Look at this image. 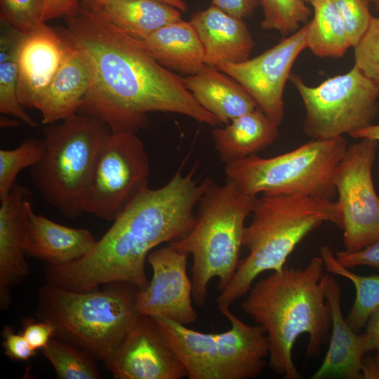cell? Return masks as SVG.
I'll return each mask as SVG.
<instances>
[{
  "label": "cell",
  "instance_id": "obj_1",
  "mask_svg": "<svg viewBox=\"0 0 379 379\" xmlns=\"http://www.w3.org/2000/svg\"><path fill=\"white\" fill-rule=\"evenodd\" d=\"M65 22L59 30L89 56L95 69L79 113L98 119L113 132L137 133L148 126L152 112L180 114L215 127L222 124L199 104L183 77L161 65L139 39L97 11L80 6Z\"/></svg>",
  "mask_w": 379,
  "mask_h": 379
},
{
  "label": "cell",
  "instance_id": "obj_2",
  "mask_svg": "<svg viewBox=\"0 0 379 379\" xmlns=\"http://www.w3.org/2000/svg\"><path fill=\"white\" fill-rule=\"evenodd\" d=\"M203 190L204 182L195 180L193 170L185 175L177 171L161 187H147L118 215L87 255L67 265H45L47 282L75 291L112 283L146 287L149 254L159 244L178 240L190 232Z\"/></svg>",
  "mask_w": 379,
  "mask_h": 379
},
{
  "label": "cell",
  "instance_id": "obj_3",
  "mask_svg": "<svg viewBox=\"0 0 379 379\" xmlns=\"http://www.w3.org/2000/svg\"><path fill=\"white\" fill-rule=\"evenodd\" d=\"M321 256L304 267H284L252 285L244 312L262 326L270 344L269 364L285 379H300L292 350L298 338L308 335L306 355L318 357L330 335L331 313L326 297Z\"/></svg>",
  "mask_w": 379,
  "mask_h": 379
},
{
  "label": "cell",
  "instance_id": "obj_4",
  "mask_svg": "<svg viewBox=\"0 0 379 379\" xmlns=\"http://www.w3.org/2000/svg\"><path fill=\"white\" fill-rule=\"evenodd\" d=\"M251 214L243 237L248 253L216 298L218 309L230 307L248 293L260 274L282 270L296 246L324 222L340 226L336 202L326 198L262 194Z\"/></svg>",
  "mask_w": 379,
  "mask_h": 379
},
{
  "label": "cell",
  "instance_id": "obj_5",
  "mask_svg": "<svg viewBox=\"0 0 379 379\" xmlns=\"http://www.w3.org/2000/svg\"><path fill=\"white\" fill-rule=\"evenodd\" d=\"M203 182L192 228L169 243L192 256V298L198 305L205 303L212 279H218L220 291L231 280L239 262L245 221L258 197L243 192L227 180L223 185L210 178Z\"/></svg>",
  "mask_w": 379,
  "mask_h": 379
},
{
  "label": "cell",
  "instance_id": "obj_6",
  "mask_svg": "<svg viewBox=\"0 0 379 379\" xmlns=\"http://www.w3.org/2000/svg\"><path fill=\"white\" fill-rule=\"evenodd\" d=\"M109 284L101 291H75L47 282L38 292L36 317L51 323L61 340L104 361L141 315L138 288Z\"/></svg>",
  "mask_w": 379,
  "mask_h": 379
},
{
  "label": "cell",
  "instance_id": "obj_7",
  "mask_svg": "<svg viewBox=\"0 0 379 379\" xmlns=\"http://www.w3.org/2000/svg\"><path fill=\"white\" fill-rule=\"evenodd\" d=\"M111 131L82 113L43 128L44 153L30 168V180L44 199L63 215L83 213L81 201L101 144Z\"/></svg>",
  "mask_w": 379,
  "mask_h": 379
},
{
  "label": "cell",
  "instance_id": "obj_8",
  "mask_svg": "<svg viewBox=\"0 0 379 379\" xmlns=\"http://www.w3.org/2000/svg\"><path fill=\"white\" fill-rule=\"evenodd\" d=\"M219 310L231 325L219 333L193 330L166 317L151 318L184 365L190 379L258 377L270 354L265 328L258 324H246L230 307Z\"/></svg>",
  "mask_w": 379,
  "mask_h": 379
},
{
  "label": "cell",
  "instance_id": "obj_9",
  "mask_svg": "<svg viewBox=\"0 0 379 379\" xmlns=\"http://www.w3.org/2000/svg\"><path fill=\"white\" fill-rule=\"evenodd\" d=\"M348 145L344 136L312 139L272 157L252 155L225 164L227 180L250 195L299 194L332 199L336 194L333 175Z\"/></svg>",
  "mask_w": 379,
  "mask_h": 379
},
{
  "label": "cell",
  "instance_id": "obj_10",
  "mask_svg": "<svg viewBox=\"0 0 379 379\" xmlns=\"http://www.w3.org/2000/svg\"><path fill=\"white\" fill-rule=\"evenodd\" d=\"M289 79L304 103L303 131L312 139L351 135L371 125L378 110L379 85L356 65L317 86H307L297 74H291Z\"/></svg>",
  "mask_w": 379,
  "mask_h": 379
},
{
  "label": "cell",
  "instance_id": "obj_11",
  "mask_svg": "<svg viewBox=\"0 0 379 379\" xmlns=\"http://www.w3.org/2000/svg\"><path fill=\"white\" fill-rule=\"evenodd\" d=\"M150 164L141 139L131 131L104 138L84 191L83 213L114 221L148 187Z\"/></svg>",
  "mask_w": 379,
  "mask_h": 379
},
{
  "label": "cell",
  "instance_id": "obj_12",
  "mask_svg": "<svg viewBox=\"0 0 379 379\" xmlns=\"http://www.w3.org/2000/svg\"><path fill=\"white\" fill-rule=\"evenodd\" d=\"M378 141L368 138L348 145L333 175L347 251L361 250L379 239V197L372 177Z\"/></svg>",
  "mask_w": 379,
  "mask_h": 379
},
{
  "label": "cell",
  "instance_id": "obj_13",
  "mask_svg": "<svg viewBox=\"0 0 379 379\" xmlns=\"http://www.w3.org/2000/svg\"><path fill=\"white\" fill-rule=\"evenodd\" d=\"M309 22L259 55L217 67L239 82L263 112L280 126L284 115L283 94L291 68L307 48Z\"/></svg>",
  "mask_w": 379,
  "mask_h": 379
},
{
  "label": "cell",
  "instance_id": "obj_14",
  "mask_svg": "<svg viewBox=\"0 0 379 379\" xmlns=\"http://www.w3.org/2000/svg\"><path fill=\"white\" fill-rule=\"evenodd\" d=\"M188 255L171 244L150 252L147 260L152 277L146 287L138 289L135 295L140 314L166 317L184 325L197 320L192 282L187 272Z\"/></svg>",
  "mask_w": 379,
  "mask_h": 379
},
{
  "label": "cell",
  "instance_id": "obj_15",
  "mask_svg": "<svg viewBox=\"0 0 379 379\" xmlns=\"http://www.w3.org/2000/svg\"><path fill=\"white\" fill-rule=\"evenodd\" d=\"M104 363L117 379H181L187 376L184 365L154 320L142 314Z\"/></svg>",
  "mask_w": 379,
  "mask_h": 379
},
{
  "label": "cell",
  "instance_id": "obj_16",
  "mask_svg": "<svg viewBox=\"0 0 379 379\" xmlns=\"http://www.w3.org/2000/svg\"><path fill=\"white\" fill-rule=\"evenodd\" d=\"M59 29L46 24L26 33L18 53V95L24 107L37 109L69 48Z\"/></svg>",
  "mask_w": 379,
  "mask_h": 379
},
{
  "label": "cell",
  "instance_id": "obj_17",
  "mask_svg": "<svg viewBox=\"0 0 379 379\" xmlns=\"http://www.w3.org/2000/svg\"><path fill=\"white\" fill-rule=\"evenodd\" d=\"M30 192L15 184L0 205V307L9 308L11 290L29 274L25 259Z\"/></svg>",
  "mask_w": 379,
  "mask_h": 379
},
{
  "label": "cell",
  "instance_id": "obj_18",
  "mask_svg": "<svg viewBox=\"0 0 379 379\" xmlns=\"http://www.w3.org/2000/svg\"><path fill=\"white\" fill-rule=\"evenodd\" d=\"M326 297L331 313L330 342L324 360L312 379H361L363 357L375 350L365 332L354 331L344 318L341 288L333 275L326 274Z\"/></svg>",
  "mask_w": 379,
  "mask_h": 379
},
{
  "label": "cell",
  "instance_id": "obj_19",
  "mask_svg": "<svg viewBox=\"0 0 379 379\" xmlns=\"http://www.w3.org/2000/svg\"><path fill=\"white\" fill-rule=\"evenodd\" d=\"M190 22L202 44L206 65L217 68L249 59L254 41L243 19L211 4L195 13Z\"/></svg>",
  "mask_w": 379,
  "mask_h": 379
},
{
  "label": "cell",
  "instance_id": "obj_20",
  "mask_svg": "<svg viewBox=\"0 0 379 379\" xmlns=\"http://www.w3.org/2000/svg\"><path fill=\"white\" fill-rule=\"evenodd\" d=\"M94 75L89 56L69 41L63 61L36 109L42 123L53 124L77 113Z\"/></svg>",
  "mask_w": 379,
  "mask_h": 379
},
{
  "label": "cell",
  "instance_id": "obj_21",
  "mask_svg": "<svg viewBox=\"0 0 379 379\" xmlns=\"http://www.w3.org/2000/svg\"><path fill=\"white\" fill-rule=\"evenodd\" d=\"M97 240L88 230L73 228L36 214L28 207L26 255L46 265H63L79 260L93 248Z\"/></svg>",
  "mask_w": 379,
  "mask_h": 379
},
{
  "label": "cell",
  "instance_id": "obj_22",
  "mask_svg": "<svg viewBox=\"0 0 379 379\" xmlns=\"http://www.w3.org/2000/svg\"><path fill=\"white\" fill-rule=\"evenodd\" d=\"M183 80L199 104L222 124H227L258 107L239 82L216 67L206 65Z\"/></svg>",
  "mask_w": 379,
  "mask_h": 379
},
{
  "label": "cell",
  "instance_id": "obj_23",
  "mask_svg": "<svg viewBox=\"0 0 379 379\" xmlns=\"http://www.w3.org/2000/svg\"><path fill=\"white\" fill-rule=\"evenodd\" d=\"M140 41L157 62L171 72L189 76L206 66L202 44L190 21L173 22Z\"/></svg>",
  "mask_w": 379,
  "mask_h": 379
},
{
  "label": "cell",
  "instance_id": "obj_24",
  "mask_svg": "<svg viewBox=\"0 0 379 379\" xmlns=\"http://www.w3.org/2000/svg\"><path fill=\"white\" fill-rule=\"evenodd\" d=\"M279 126L258 107L225 127L215 126L212 136L225 165L255 155L268 147L277 138Z\"/></svg>",
  "mask_w": 379,
  "mask_h": 379
},
{
  "label": "cell",
  "instance_id": "obj_25",
  "mask_svg": "<svg viewBox=\"0 0 379 379\" xmlns=\"http://www.w3.org/2000/svg\"><path fill=\"white\" fill-rule=\"evenodd\" d=\"M93 11L139 40L182 19L181 11L159 0H106Z\"/></svg>",
  "mask_w": 379,
  "mask_h": 379
},
{
  "label": "cell",
  "instance_id": "obj_26",
  "mask_svg": "<svg viewBox=\"0 0 379 379\" xmlns=\"http://www.w3.org/2000/svg\"><path fill=\"white\" fill-rule=\"evenodd\" d=\"M0 112L20 119L29 127H37L18 95V53L25 33L6 22L0 21Z\"/></svg>",
  "mask_w": 379,
  "mask_h": 379
},
{
  "label": "cell",
  "instance_id": "obj_27",
  "mask_svg": "<svg viewBox=\"0 0 379 379\" xmlns=\"http://www.w3.org/2000/svg\"><path fill=\"white\" fill-rule=\"evenodd\" d=\"M309 22L307 48L321 58H340L352 47L345 25L332 0H317Z\"/></svg>",
  "mask_w": 379,
  "mask_h": 379
},
{
  "label": "cell",
  "instance_id": "obj_28",
  "mask_svg": "<svg viewBox=\"0 0 379 379\" xmlns=\"http://www.w3.org/2000/svg\"><path fill=\"white\" fill-rule=\"evenodd\" d=\"M320 256L326 271L343 277L353 284L356 295L346 320L354 331L359 332L379 307V275L364 276L351 271L339 262L335 253L327 245L321 248Z\"/></svg>",
  "mask_w": 379,
  "mask_h": 379
},
{
  "label": "cell",
  "instance_id": "obj_29",
  "mask_svg": "<svg viewBox=\"0 0 379 379\" xmlns=\"http://www.w3.org/2000/svg\"><path fill=\"white\" fill-rule=\"evenodd\" d=\"M60 379H98L100 373L95 358L61 340L52 338L42 349Z\"/></svg>",
  "mask_w": 379,
  "mask_h": 379
},
{
  "label": "cell",
  "instance_id": "obj_30",
  "mask_svg": "<svg viewBox=\"0 0 379 379\" xmlns=\"http://www.w3.org/2000/svg\"><path fill=\"white\" fill-rule=\"evenodd\" d=\"M44 153L42 140L27 138L16 148L0 149V200L5 198L20 171L38 163Z\"/></svg>",
  "mask_w": 379,
  "mask_h": 379
},
{
  "label": "cell",
  "instance_id": "obj_31",
  "mask_svg": "<svg viewBox=\"0 0 379 379\" xmlns=\"http://www.w3.org/2000/svg\"><path fill=\"white\" fill-rule=\"evenodd\" d=\"M263 20L260 27L275 30L282 35L296 32L300 24L307 23L311 9L302 0H260Z\"/></svg>",
  "mask_w": 379,
  "mask_h": 379
},
{
  "label": "cell",
  "instance_id": "obj_32",
  "mask_svg": "<svg viewBox=\"0 0 379 379\" xmlns=\"http://www.w3.org/2000/svg\"><path fill=\"white\" fill-rule=\"evenodd\" d=\"M44 0H0V21L22 33L46 24Z\"/></svg>",
  "mask_w": 379,
  "mask_h": 379
},
{
  "label": "cell",
  "instance_id": "obj_33",
  "mask_svg": "<svg viewBox=\"0 0 379 379\" xmlns=\"http://www.w3.org/2000/svg\"><path fill=\"white\" fill-rule=\"evenodd\" d=\"M354 49V65L379 85V18L372 17L366 32Z\"/></svg>",
  "mask_w": 379,
  "mask_h": 379
},
{
  "label": "cell",
  "instance_id": "obj_34",
  "mask_svg": "<svg viewBox=\"0 0 379 379\" xmlns=\"http://www.w3.org/2000/svg\"><path fill=\"white\" fill-rule=\"evenodd\" d=\"M343 22L352 47L357 45L366 32L372 15L369 0H332Z\"/></svg>",
  "mask_w": 379,
  "mask_h": 379
},
{
  "label": "cell",
  "instance_id": "obj_35",
  "mask_svg": "<svg viewBox=\"0 0 379 379\" xmlns=\"http://www.w3.org/2000/svg\"><path fill=\"white\" fill-rule=\"evenodd\" d=\"M22 335L34 350L44 348L55 336L54 326L44 320L25 319L22 322Z\"/></svg>",
  "mask_w": 379,
  "mask_h": 379
},
{
  "label": "cell",
  "instance_id": "obj_36",
  "mask_svg": "<svg viewBox=\"0 0 379 379\" xmlns=\"http://www.w3.org/2000/svg\"><path fill=\"white\" fill-rule=\"evenodd\" d=\"M1 334L4 353L10 359L26 361L36 354L37 351L31 347L22 333H15L11 326H6Z\"/></svg>",
  "mask_w": 379,
  "mask_h": 379
},
{
  "label": "cell",
  "instance_id": "obj_37",
  "mask_svg": "<svg viewBox=\"0 0 379 379\" xmlns=\"http://www.w3.org/2000/svg\"><path fill=\"white\" fill-rule=\"evenodd\" d=\"M339 262L347 268L367 265L379 268V239L357 251H340L335 253Z\"/></svg>",
  "mask_w": 379,
  "mask_h": 379
},
{
  "label": "cell",
  "instance_id": "obj_38",
  "mask_svg": "<svg viewBox=\"0 0 379 379\" xmlns=\"http://www.w3.org/2000/svg\"><path fill=\"white\" fill-rule=\"evenodd\" d=\"M212 4L231 15L243 19L253 15L260 4V0H212Z\"/></svg>",
  "mask_w": 379,
  "mask_h": 379
},
{
  "label": "cell",
  "instance_id": "obj_39",
  "mask_svg": "<svg viewBox=\"0 0 379 379\" xmlns=\"http://www.w3.org/2000/svg\"><path fill=\"white\" fill-rule=\"evenodd\" d=\"M44 20L67 18L75 14L79 7V0H44Z\"/></svg>",
  "mask_w": 379,
  "mask_h": 379
},
{
  "label": "cell",
  "instance_id": "obj_40",
  "mask_svg": "<svg viewBox=\"0 0 379 379\" xmlns=\"http://www.w3.org/2000/svg\"><path fill=\"white\" fill-rule=\"evenodd\" d=\"M361 379H379V354H366L361 365Z\"/></svg>",
  "mask_w": 379,
  "mask_h": 379
},
{
  "label": "cell",
  "instance_id": "obj_41",
  "mask_svg": "<svg viewBox=\"0 0 379 379\" xmlns=\"http://www.w3.org/2000/svg\"><path fill=\"white\" fill-rule=\"evenodd\" d=\"M365 327V332L372 340L375 350L379 354V307L371 314Z\"/></svg>",
  "mask_w": 379,
  "mask_h": 379
},
{
  "label": "cell",
  "instance_id": "obj_42",
  "mask_svg": "<svg viewBox=\"0 0 379 379\" xmlns=\"http://www.w3.org/2000/svg\"><path fill=\"white\" fill-rule=\"evenodd\" d=\"M80 6L95 10L98 8L106 0H79ZM165 2L181 11H185L187 9V5L183 0H159Z\"/></svg>",
  "mask_w": 379,
  "mask_h": 379
},
{
  "label": "cell",
  "instance_id": "obj_43",
  "mask_svg": "<svg viewBox=\"0 0 379 379\" xmlns=\"http://www.w3.org/2000/svg\"><path fill=\"white\" fill-rule=\"evenodd\" d=\"M352 138H368L379 141V125H370L351 135Z\"/></svg>",
  "mask_w": 379,
  "mask_h": 379
},
{
  "label": "cell",
  "instance_id": "obj_44",
  "mask_svg": "<svg viewBox=\"0 0 379 379\" xmlns=\"http://www.w3.org/2000/svg\"><path fill=\"white\" fill-rule=\"evenodd\" d=\"M20 124L18 120L9 119L7 117L1 116L0 118L1 128L15 127Z\"/></svg>",
  "mask_w": 379,
  "mask_h": 379
},
{
  "label": "cell",
  "instance_id": "obj_45",
  "mask_svg": "<svg viewBox=\"0 0 379 379\" xmlns=\"http://www.w3.org/2000/svg\"><path fill=\"white\" fill-rule=\"evenodd\" d=\"M374 5L375 8L379 11V0H370Z\"/></svg>",
  "mask_w": 379,
  "mask_h": 379
},
{
  "label": "cell",
  "instance_id": "obj_46",
  "mask_svg": "<svg viewBox=\"0 0 379 379\" xmlns=\"http://www.w3.org/2000/svg\"><path fill=\"white\" fill-rule=\"evenodd\" d=\"M302 1L305 2V4H310L312 6H313L317 0H302Z\"/></svg>",
  "mask_w": 379,
  "mask_h": 379
}]
</instances>
